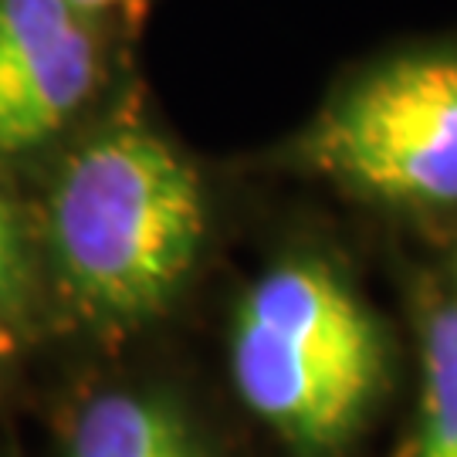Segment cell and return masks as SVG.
Returning a JSON list of instances; mask_svg holds the SVG:
<instances>
[{
    "instance_id": "cell-1",
    "label": "cell",
    "mask_w": 457,
    "mask_h": 457,
    "mask_svg": "<svg viewBox=\"0 0 457 457\" xmlns=\"http://www.w3.org/2000/svg\"><path fill=\"white\" fill-rule=\"evenodd\" d=\"M51 254L92 319L143 322L190 278L207 200L180 149L139 122H115L68 156L48 204Z\"/></svg>"
},
{
    "instance_id": "cell-2",
    "label": "cell",
    "mask_w": 457,
    "mask_h": 457,
    "mask_svg": "<svg viewBox=\"0 0 457 457\" xmlns=\"http://www.w3.org/2000/svg\"><path fill=\"white\" fill-rule=\"evenodd\" d=\"M245 407L302 457L353 441L386 383L376 315L328 264L288 258L245 292L230 326Z\"/></svg>"
},
{
    "instance_id": "cell-3",
    "label": "cell",
    "mask_w": 457,
    "mask_h": 457,
    "mask_svg": "<svg viewBox=\"0 0 457 457\" xmlns=\"http://www.w3.org/2000/svg\"><path fill=\"white\" fill-rule=\"evenodd\" d=\"M292 163L390 207H457V48L396 54L349 82Z\"/></svg>"
},
{
    "instance_id": "cell-4",
    "label": "cell",
    "mask_w": 457,
    "mask_h": 457,
    "mask_svg": "<svg viewBox=\"0 0 457 457\" xmlns=\"http://www.w3.org/2000/svg\"><path fill=\"white\" fill-rule=\"evenodd\" d=\"M98 82L96 17L68 0H0V156L54 139Z\"/></svg>"
},
{
    "instance_id": "cell-5",
    "label": "cell",
    "mask_w": 457,
    "mask_h": 457,
    "mask_svg": "<svg viewBox=\"0 0 457 457\" xmlns=\"http://www.w3.org/2000/svg\"><path fill=\"white\" fill-rule=\"evenodd\" d=\"M68 457H207L190 420L163 396L112 390L88 400L68 434Z\"/></svg>"
},
{
    "instance_id": "cell-6",
    "label": "cell",
    "mask_w": 457,
    "mask_h": 457,
    "mask_svg": "<svg viewBox=\"0 0 457 457\" xmlns=\"http://www.w3.org/2000/svg\"><path fill=\"white\" fill-rule=\"evenodd\" d=\"M407 457H457V298L420 322V410Z\"/></svg>"
},
{
    "instance_id": "cell-7",
    "label": "cell",
    "mask_w": 457,
    "mask_h": 457,
    "mask_svg": "<svg viewBox=\"0 0 457 457\" xmlns=\"http://www.w3.org/2000/svg\"><path fill=\"white\" fill-rule=\"evenodd\" d=\"M28 275V245L14 204L0 194V305L17 298Z\"/></svg>"
},
{
    "instance_id": "cell-8",
    "label": "cell",
    "mask_w": 457,
    "mask_h": 457,
    "mask_svg": "<svg viewBox=\"0 0 457 457\" xmlns=\"http://www.w3.org/2000/svg\"><path fill=\"white\" fill-rule=\"evenodd\" d=\"M68 4H75L85 14L102 17V14H109V11H122V7H129L136 0H68Z\"/></svg>"
}]
</instances>
